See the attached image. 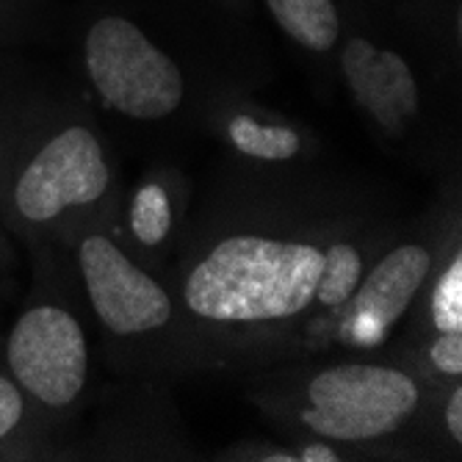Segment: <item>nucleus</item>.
Instances as JSON below:
<instances>
[{
    "label": "nucleus",
    "instance_id": "f257e3e1",
    "mask_svg": "<svg viewBox=\"0 0 462 462\" xmlns=\"http://www.w3.org/2000/svg\"><path fill=\"white\" fill-rule=\"evenodd\" d=\"M324 252L302 241L230 236L191 269L186 308L208 321L255 324L302 313L316 293Z\"/></svg>",
    "mask_w": 462,
    "mask_h": 462
},
{
    "label": "nucleus",
    "instance_id": "f03ea898",
    "mask_svg": "<svg viewBox=\"0 0 462 462\" xmlns=\"http://www.w3.org/2000/svg\"><path fill=\"white\" fill-rule=\"evenodd\" d=\"M83 69L100 100L128 119H166L186 97L180 61L136 17L122 12H103L89 23L83 33Z\"/></svg>",
    "mask_w": 462,
    "mask_h": 462
},
{
    "label": "nucleus",
    "instance_id": "7ed1b4c3",
    "mask_svg": "<svg viewBox=\"0 0 462 462\" xmlns=\"http://www.w3.org/2000/svg\"><path fill=\"white\" fill-rule=\"evenodd\" d=\"M305 427L329 440H374L393 435L415 412L421 391L402 368L344 363L308 383Z\"/></svg>",
    "mask_w": 462,
    "mask_h": 462
},
{
    "label": "nucleus",
    "instance_id": "20e7f679",
    "mask_svg": "<svg viewBox=\"0 0 462 462\" xmlns=\"http://www.w3.org/2000/svg\"><path fill=\"white\" fill-rule=\"evenodd\" d=\"M6 365L25 396L42 407H69L89 374V346L78 319L51 302L17 316L6 338Z\"/></svg>",
    "mask_w": 462,
    "mask_h": 462
},
{
    "label": "nucleus",
    "instance_id": "39448f33",
    "mask_svg": "<svg viewBox=\"0 0 462 462\" xmlns=\"http://www.w3.org/2000/svg\"><path fill=\"white\" fill-rule=\"evenodd\" d=\"M108 183L111 170L100 139L87 125H67L17 172L12 205L23 222L48 225L69 208L100 199Z\"/></svg>",
    "mask_w": 462,
    "mask_h": 462
},
{
    "label": "nucleus",
    "instance_id": "423d86ee",
    "mask_svg": "<svg viewBox=\"0 0 462 462\" xmlns=\"http://www.w3.org/2000/svg\"><path fill=\"white\" fill-rule=\"evenodd\" d=\"M78 266L97 319L114 335L161 329L172 316V300L144 274L108 236H87L78 249Z\"/></svg>",
    "mask_w": 462,
    "mask_h": 462
},
{
    "label": "nucleus",
    "instance_id": "0eeeda50",
    "mask_svg": "<svg viewBox=\"0 0 462 462\" xmlns=\"http://www.w3.org/2000/svg\"><path fill=\"white\" fill-rule=\"evenodd\" d=\"M338 67L357 106H363L376 125L399 131L418 114L421 87L410 59L376 42L374 33L355 28L341 33Z\"/></svg>",
    "mask_w": 462,
    "mask_h": 462
},
{
    "label": "nucleus",
    "instance_id": "6e6552de",
    "mask_svg": "<svg viewBox=\"0 0 462 462\" xmlns=\"http://www.w3.org/2000/svg\"><path fill=\"white\" fill-rule=\"evenodd\" d=\"M432 255L418 244H402L376 263L368 280H360L352 313V338L376 344L391 324L402 319L412 297L427 282Z\"/></svg>",
    "mask_w": 462,
    "mask_h": 462
},
{
    "label": "nucleus",
    "instance_id": "1a4fd4ad",
    "mask_svg": "<svg viewBox=\"0 0 462 462\" xmlns=\"http://www.w3.org/2000/svg\"><path fill=\"white\" fill-rule=\"evenodd\" d=\"M263 6L300 51L329 56L341 45L344 12L338 0H263Z\"/></svg>",
    "mask_w": 462,
    "mask_h": 462
},
{
    "label": "nucleus",
    "instance_id": "9d476101",
    "mask_svg": "<svg viewBox=\"0 0 462 462\" xmlns=\"http://www.w3.org/2000/svg\"><path fill=\"white\" fill-rule=\"evenodd\" d=\"M227 136L238 152L261 161H288L302 147L297 131L285 128V125H261L244 114L227 122Z\"/></svg>",
    "mask_w": 462,
    "mask_h": 462
},
{
    "label": "nucleus",
    "instance_id": "9b49d317",
    "mask_svg": "<svg viewBox=\"0 0 462 462\" xmlns=\"http://www.w3.org/2000/svg\"><path fill=\"white\" fill-rule=\"evenodd\" d=\"M360 280H363L360 252L349 244H332L324 252L313 300H319L324 308H341L344 302L352 300Z\"/></svg>",
    "mask_w": 462,
    "mask_h": 462
},
{
    "label": "nucleus",
    "instance_id": "f8f14e48",
    "mask_svg": "<svg viewBox=\"0 0 462 462\" xmlns=\"http://www.w3.org/2000/svg\"><path fill=\"white\" fill-rule=\"evenodd\" d=\"M131 225L136 238L147 246H155L166 238L172 227V208L161 186H144L136 194L131 208Z\"/></svg>",
    "mask_w": 462,
    "mask_h": 462
},
{
    "label": "nucleus",
    "instance_id": "ddd939ff",
    "mask_svg": "<svg viewBox=\"0 0 462 462\" xmlns=\"http://www.w3.org/2000/svg\"><path fill=\"white\" fill-rule=\"evenodd\" d=\"M432 321L440 332H462V258L457 255L432 291Z\"/></svg>",
    "mask_w": 462,
    "mask_h": 462
},
{
    "label": "nucleus",
    "instance_id": "4468645a",
    "mask_svg": "<svg viewBox=\"0 0 462 462\" xmlns=\"http://www.w3.org/2000/svg\"><path fill=\"white\" fill-rule=\"evenodd\" d=\"M25 393L23 388L12 380V374L0 371V443H4L25 418Z\"/></svg>",
    "mask_w": 462,
    "mask_h": 462
},
{
    "label": "nucleus",
    "instance_id": "2eb2a0df",
    "mask_svg": "<svg viewBox=\"0 0 462 462\" xmlns=\"http://www.w3.org/2000/svg\"><path fill=\"white\" fill-rule=\"evenodd\" d=\"M430 357L438 371L459 376L462 374V332H440V338L430 349Z\"/></svg>",
    "mask_w": 462,
    "mask_h": 462
},
{
    "label": "nucleus",
    "instance_id": "dca6fc26",
    "mask_svg": "<svg viewBox=\"0 0 462 462\" xmlns=\"http://www.w3.org/2000/svg\"><path fill=\"white\" fill-rule=\"evenodd\" d=\"M443 421H446L448 435L459 443L462 440V388H454L451 391L448 404H446V412H443Z\"/></svg>",
    "mask_w": 462,
    "mask_h": 462
},
{
    "label": "nucleus",
    "instance_id": "f3484780",
    "mask_svg": "<svg viewBox=\"0 0 462 462\" xmlns=\"http://www.w3.org/2000/svg\"><path fill=\"white\" fill-rule=\"evenodd\" d=\"M302 459H305V462H335L338 457H335V451H332V448H324V446H310V448H305Z\"/></svg>",
    "mask_w": 462,
    "mask_h": 462
},
{
    "label": "nucleus",
    "instance_id": "a211bd4d",
    "mask_svg": "<svg viewBox=\"0 0 462 462\" xmlns=\"http://www.w3.org/2000/svg\"><path fill=\"white\" fill-rule=\"evenodd\" d=\"M0 163H4V136H0Z\"/></svg>",
    "mask_w": 462,
    "mask_h": 462
},
{
    "label": "nucleus",
    "instance_id": "6ab92c4d",
    "mask_svg": "<svg viewBox=\"0 0 462 462\" xmlns=\"http://www.w3.org/2000/svg\"><path fill=\"white\" fill-rule=\"evenodd\" d=\"M225 4H241V0H225Z\"/></svg>",
    "mask_w": 462,
    "mask_h": 462
}]
</instances>
